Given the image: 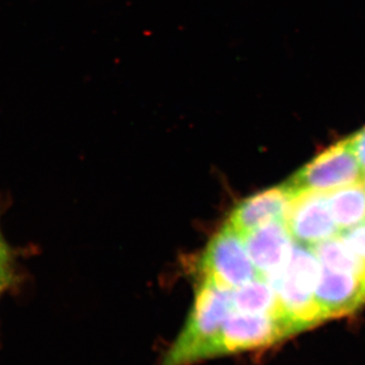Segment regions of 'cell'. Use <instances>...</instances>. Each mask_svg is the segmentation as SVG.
Wrapping results in <instances>:
<instances>
[{
	"instance_id": "1",
	"label": "cell",
	"mask_w": 365,
	"mask_h": 365,
	"mask_svg": "<svg viewBox=\"0 0 365 365\" xmlns=\"http://www.w3.org/2000/svg\"><path fill=\"white\" fill-rule=\"evenodd\" d=\"M321 268L312 249L294 242L287 263L265 278L299 332L325 319L314 299Z\"/></svg>"
},
{
	"instance_id": "2",
	"label": "cell",
	"mask_w": 365,
	"mask_h": 365,
	"mask_svg": "<svg viewBox=\"0 0 365 365\" xmlns=\"http://www.w3.org/2000/svg\"><path fill=\"white\" fill-rule=\"evenodd\" d=\"M365 181V170L349 137L334 144L283 184L290 195L327 192Z\"/></svg>"
},
{
	"instance_id": "3",
	"label": "cell",
	"mask_w": 365,
	"mask_h": 365,
	"mask_svg": "<svg viewBox=\"0 0 365 365\" xmlns=\"http://www.w3.org/2000/svg\"><path fill=\"white\" fill-rule=\"evenodd\" d=\"M200 270L203 277L230 290L261 278L244 240L227 222L208 242L201 258Z\"/></svg>"
},
{
	"instance_id": "4",
	"label": "cell",
	"mask_w": 365,
	"mask_h": 365,
	"mask_svg": "<svg viewBox=\"0 0 365 365\" xmlns=\"http://www.w3.org/2000/svg\"><path fill=\"white\" fill-rule=\"evenodd\" d=\"M284 223L294 242L307 248L339 237L341 232L324 192H302L292 196Z\"/></svg>"
},
{
	"instance_id": "5",
	"label": "cell",
	"mask_w": 365,
	"mask_h": 365,
	"mask_svg": "<svg viewBox=\"0 0 365 365\" xmlns=\"http://www.w3.org/2000/svg\"><path fill=\"white\" fill-rule=\"evenodd\" d=\"M314 299L325 319L351 314L365 304V280L322 266Z\"/></svg>"
},
{
	"instance_id": "6",
	"label": "cell",
	"mask_w": 365,
	"mask_h": 365,
	"mask_svg": "<svg viewBox=\"0 0 365 365\" xmlns=\"http://www.w3.org/2000/svg\"><path fill=\"white\" fill-rule=\"evenodd\" d=\"M292 195L283 185L266 190L237 204L228 218V225L242 237L257 228L274 222H284Z\"/></svg>"
},
{
	"instance_id": "7",
	"label": "cell",
	"mask_w": 365,
	"mask_h": 365,
	"mask_svg": "<svg viewBox=\"0 0 365 365\" xmlns=\"http://www.w3.org/2000/svg\"><path fill=\"white\" fill-rule=\"evenodd\" d=\"M250 258L261 278H267L287 263L292 239L284 222H274L242 237Z\"/></svg>"
},
{
	"instance_id": "8",
	"label": "cell",
	"mask_w": 365,
	"mask_h": 365,
	"mask_svg": "<svg viewBox=\"0 0 365 365\" xmlns=\"http://www.w3.org/2000/svg\"><path fill=\"white\" fill-rule=\"evenodd\" d=\"M230 312L268 314V316L287 319L292 323V319L288 318L284 309L281 306L275 290L271 287L270 283L264 278H256V279L250 281L246 284L232 290V307H230Z\"/></svg>"
},
{
	"instance_id": "9",
	"label": "cell",
	"mask_w": 365,
	"mask_h": 365,
	"mask_svg": "<svg viewBox=\"0 0 365 365\" xmlns=\"http://www.w3.org/2000/svg\"><path fill=\"white\" fill-rule=\"evenodd\" d=\"M327 198L340 232L365 223V182L327 192Z\"/></svg>"
},
{
	"instance_id": "10",
	"label": "cell",
	"mask_w": 365,
	"mask_h": 365,
	"mask_svg": "<svg viewBox=\"0 0 365 365\" xmlns=\"http://www.w3.org/2000/svg\"><path fill=\"white\" fill-rule=\"evenodd\" d=\"M309 249L324 267L352 274L365 280V261L350 251L339 237L326 240Z\"/></svg>"
},
{
	"instance_id": "11",
	"label": "cell",
	"mask_w": 365,
	"mask_h": 365,
	"mask_svg": "<svg viewBox=\"0 0 365 365\" xmlns=\"http://www.w3.org/2000/svg\"><path fill=\"white\" fill-rule=\"evenodd\" d=\"M339 237L350 251L365 261V223L343 230Z\"/></svg>"
},
{
	"instance_id": "12",
	"label": "cell",
	"mask_w": 365,
	"mask_h": 365,
	"mask_svg": "<svg viewBox=\"0 0 365 365\" xmlns=\"http://www.w3.org/2000/svg\"><path fill=\"white\" fill-rule=\"evenodd\" d=\"M353 150L356 153L360 163L365 170V127L361 130L349 136Z\"/></svg>"
},
{
	"instance_id": "13",
	"label": "cell",
	"mask_w": 365,
	"mask_h": 365,
	"mask_svg": "<svg viewBox=\"0 0 365 365\" xmlns=\"http://www.w3.org/2000/svg\"><path fill=\"white\" fill-rule=\"evenodd\" d=\"M13 281V274L9 270V266L0 267V294L11 285Z\"/></svg>"
},
{
	"instance_id": "14",
	"label": "cell",
	"mask_w": 365,
	"mask_h": 365,
	"mask_svg": "<svg viewBox=\"0 0 365 365\" xmlns=\"http://www.w3.org/2000/svg\"><path fill=\"white\" fill-rule=\"evenodd\" d=\"M11 261V252H9V246L4 241L1 232H0V267L9 266Z\"/></svg>"
},
{
	"instance_id": "15",
	"label": "cell",
	"mask_w": 365,
	"mask_h": 365,
	"mask_svg": "<svg viewBox=\"0 0 365 365\" xmlns=\"http://www.w3.org/2000/svg\"><path fill=\"white\" fill-rule=\"evenodd\" d=\"M365 182V181H364Z\"/></svg>"
}]
</instances>
